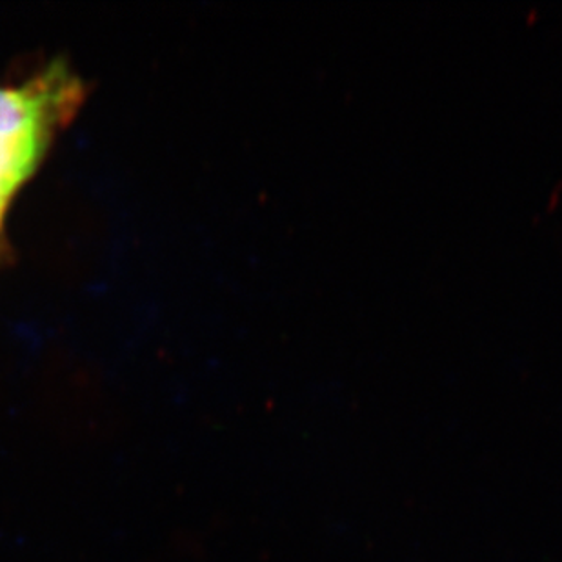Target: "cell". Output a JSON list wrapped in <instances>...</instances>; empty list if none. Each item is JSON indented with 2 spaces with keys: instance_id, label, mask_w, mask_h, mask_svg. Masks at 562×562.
<instances>
[{
  "instance_id": "6da1fadb",
  "label": "cell",
  "mask_w": 562,
  "mask_h": 562,
  "mask_svg": "<svg viewBox=\"0 0 562 562\" xmlns=\"http://www.w3.org/2000/svg\"><path fill=\"white\" fill-rule=\"evenodd\" d=\"M79 101L77 80L59 69L21 88H0V168L19 184L26 181Z\"/></svg>"
},
{
  "instance_id": "7a4b0ae2",
  "label": "cell",
  "mask_w": 562,
  "mask_h": 562,
  "mask_svg": "<svg viewBox=\"0 0 562 562\" xmlns=\"http://www.w3.org/2000/svg\"><path fill=\"white\" fill-rule=\"evenodd\" d=\"M19 187H21V184L0 168V217H2L5 204L10 201V196L13 195V191Z\"/></svg>"
}]
</instances>
